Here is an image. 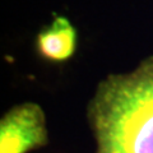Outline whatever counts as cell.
<instances>
[{"label":"cell","mask_w":153,"mask_h":153,"mask_svg":"<svg viewBox=\"0 0 153 153\" xmlns=\"http://www.w3.org/2000/svg\"><path fill=\"white\" fill-rule=\"evenodd\" d=\"M49 144L45 111L38 103L13 106L0 120V153H30Z\"/></svg>","instance_id":"2"},{"label":"cell","mask_w":153,"mask_h":153,"mask_svg":"<svg viewBox=\"0 0 153 153\" xmlns=\"http://www.w3.org/2000/svg\"><path fill=\"white\" fill-rule=\"evenodd\" d=\"M78 47V32L69 18L56 16L49 26L37 33L35 50L38 57L61 64L74 56Z\"/></svg>","instance_id":"3"},{"label":"cell","mask_w":153,"mask_h":153,"mask_svg":"<svg viewBox=\"0 0 153 153\" xmlns=\"http://www.w3.org/2000/svg\"><path fill=\"white\" fill-rule=\"evenodd\" d=\"M96 153H153V55L108 74L87 105Z\"/></svg>","instance_id":"1"}]
</instances>
